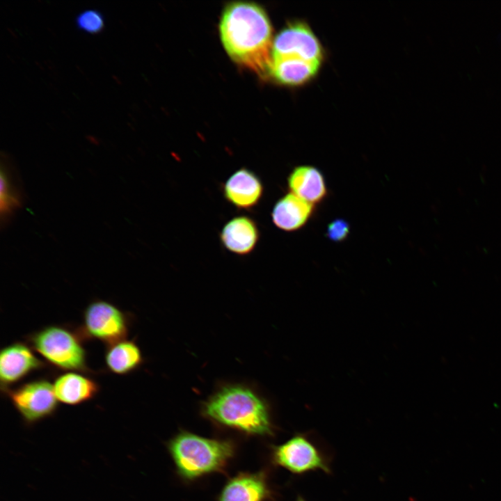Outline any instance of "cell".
Here are the masks:
<instances>
[{
    "mask_svg": "<svg viewBox=\"0 0 501 501\" xmlns=\"http://www.w3.org/2000/svg\"><path fill=\"white\" fill-rule=\"evenodd\" d=\"M219 31L234 61L258 74H269L273 40L271 22L262 8L249 2L229 4L223 13Z\"/></svg>",
    "mask_w": 501,
    "mask_h": 501,
    "instance_id": "6da1fadb",
    "label": "cell"
},
{
    "mask_svg": "<svg viewBox=\"0 0 501 501\" xmlns=\"http://www.w3.org/2000/svg\"><path fill=\"white\" fill-rule=\"evenodd\" d=\"M321 63L289 57H271L269 75L278 83L298 86L315 78Z\"/></svg>",
    "mask_w": 501,
    "mask_h": 501,
    "instance_id": "5bb4252c",
    "label": "cell"
},
{
    "mask_svg": "<svg viewBox=\"0 0 501 501\" xmlns=\"http://www.w3.org/2000/svg\"><path fill=\"white\" fill-rule=\"evenodd\" d=\"M169 452L179 474L192 479L223 468L234 454L227 440L210 439L182 432L168 444Z\"/></svg>",
    "mask_w": 501,
    "mask_h": 501,
    "instance_id": "3957f363",
    "label": "cell"
},
{
    "mask_svg": "<svg viewBox=\"0 0 501 501\" xmlns=\"http://www.w3.org/2000/svg\"><path fill=\"white\" fill-rule=\"evenodd\" d=\"M3 392L27 425L52 416L58 408L53 383L45 379L31 381Z\"/></svg>",
    "mask_w": 501,
    "mask_h": 501,
    "instance_id": "5b68a950",
    "label": "cell"
},
{
    "mask_svg": "<svg viewBox=\"0 0 501 501\" xmlns=\"http://www.w3.org/2000/svg\"><path fill=\"white\" fill-rule=\"evenodd\" d=\"M207 418L248 434H272L273 426L266 403L253 391L241 385L224 387L205 403Z\"/></svg>",
    "mask_w": 501,
    "mask_h": 501,
    "instance_id": "7a4b0ae2",
    "label": "cell"
},
{
    "mask_svg": "<svg viewBox=\"0 0 501 501\" xmlns=\"http://www.w3.org/2000/svg\"><path fill=\"white\" fill-rule=\"evenodd\" d=\"M81 334L59 325L45 326L28 337L31 347L47 362L65 371L88 372Z\"/></svg>",
    "mask_w": 501,
    "mask_h": 501,
    "instance_id": "277c9868",
    "label": "cell"
},
{
    "mask_svg": "<svg viewBox=\"0 0 501 501\" xmlns=\"http://www.w3.org/2000/svg\"><path fill=\"white\" fill-rule=\"evenodd\" d=\"M129 331L126 314L111 303L96 300L86 308L81 335L106 345L126 339Z\"/></svg>",
    "mask_w": 501,
    "mask_h": 501,
    "instance_id": "8992f818",
    "label": "cell"
},
{
    "mask_svg": "<svg viewBox=\"0 0 501 501\" xmlns=\"http://www.w3.org/2000/svg\"><path fill=\"white\" fill-rule=\"evenodd\" d=\"M53 387L58 401L70 406L91 400L100 391L95 381L77 372L60 374L54 380Z\"/></svg>",
    "mask_w": 501,
    "mask_h": 501,
    "instance_id": "7c38bea8",
    "label": "cell"
},
{
    "mask_svg": "<svg viewBox=\"0 0 501 501\" xmlns=\"http://www.w3.org/2000/svg\"><path fill=\"white\" fill-rule=\"evenodd\" d=\"M269 494L262 473H241L225 485L219 501H264Z\"/></svg>",
    "mask_w": 501,
    "mask_h": 501,
    "instance_id": "2e32d148",
    "label": "cell"
},
{
    "mask_svg": "<svg viewBox=\"0 0 501 501\" xmlns=\"http://www.w3.org/2000/svg\"><path fill=\"white\" fill-rule=\"evenodd\" d=\"M1 213L7 215L19 206V200L12 189V185L3 169L1 170Z\"/></svg>",
    "mask_w": 501,
    "mask_h": 501,
    "instance_id": "d6986e66",
    "label": "cell"
},
{
    "mask_svg": "<svg viewBox=\"0 0 501 501\" xmlns=\"http://www.w3.org/2000/svg\"><path fill=\"white\" fill-rule=\"evenodd\" d=\"M323 47L310 27L303 22L290 23L274 38L271 57H289L322 63Z\"/></svg>",
    "mask_w": 501,
    "mask_h": 501,
    "instance_id": "ba28073f",
    "label": "cell"
},
{
    "mask_svg": "<svg viewBox=\"0 0 501 501\" xmlns=\"http://www.w3.org/2000/svg\"><path fill=\"white\" fill-rule=\"evenodd\" d=\"M45 366L26 343L16 342L1 350L0 381L1 391L10 388L33 371Z\"/></svg>",
    "mask_w": 501,
    "mask_h": 501,
    "instance_id": "9c48e42d",
    "label": "cell"
},
{
    "mask_svg": "<svg viewBox=\"0 0 501 501\" xmlns=\"http://www.w3.org/2000/svg\"><path fill=\"white\" fill-rule=\"evenodd\" d=\"M225 198L241 209L255 207L262 199L264 186L260 177L250 170L241 168L234 172L223 187Z\"/></svg>",
    "mask_w": 501,
    "mask_h": 501,
    "instance_id": "30bf717a",
    "label": "cell"
},
{
    "mask_svg": "<svg viewBox=\"0 0 501 501\" xmlns=\"http://www.w3.org/2000/svg\"><path fill=\"white\" fill-rule=\"evenodd\" d=\"M273 462L293 474L301 475L310 471L330 472L327 457L306 434L294 435L284 443L275 446Z\"/></svg>",
    "mask_w": 501,
    "mask_h": 501,
    "instance_id": "52a82bcc",
    "label": "cell"
},
{
    "mask_svg": "<svg viewBox=\"0 0 501 501\" xmlns=\"http://www.w3.org/2000/svg\"><path fill=\"white\" fill-rule=\"evenodd\" d=\"M290 193L304 200L317 203L327 195V186L321 172L312 166L295 167L287 177Z\"/></svg>",
    "mask_w": 501,
    "mask_h": 501,
    "instance_id": "9a60e30c",
    "label": "cell"
},
{
    "mask_svg": "<svg viewBox=\"0 0 501 501\" xmlns=\"http://www.w3.org/2000/svg\"><path fill=\"white\" fill-rule=\"evenodd\" d=\"M77 28L90 34L100 33L104 28L105 20L101 12L95 9L81 11L75 20Z\"/></svg>",
    "mask_w": 501,
    "mask_h": 501,
    "instance_id": "ac0fdd59",
    "label": "cell"
},
{
    "mask_svg": "<svg viewBox=\"0 0 501 501\" xmlns=\"http://www.w3.org/2000/svg\"><path fill=\"white\" fill-rule=\"evenodd\" d=\"M296 501H306L303 500L302 498H299Z\"/></svg>",
    "mask_w": 501,
    "mask_h": 501,
    "instance_id": "44dd1931",
    "label": "cell"
},
{
    "mask_svg": "<svg viewBox=\"0 0 501 501\" xmlns=\"http://www.w3.org/2000/svg\"><path fill=\"white\" fill-rule=\"evenodd\" d=\"M104 358L108 369L118 375L134 372L143 363L138 346L134 340L127 339L107 345Z\"/></svg>",
    "mask_w": 501,
    "mask_h": 501,
    "instance_id": "e0dca14e",
    "label": "cell"
},
{
    "mask_svg": "<svg viewBox=\"0 0 501 501\" xmlns=\"http://www.w3.org/2000/svg\"><path fill=\"white\" fill-rule=\"evenodd\" d=\"M350 225L344 219L337 218L331 222L327 227L328 238L335 242L344 241L349 234Z\"/></svg>",
    "mask_w": 501,
    "mask_h": 501,
    "instance_id": "ffe728a7",
    "label": "cell"
},
{
    "mask_svg": "<svg viewBox=\"0 0 501 501\" xmlns=\"http://www.w3.org/2000/svg\"><path fill=\"white\" fill-rule=\"evenodd\" d=\"M260 232L255 222L248 216L229 220L220 232V240L228 251L239 255L250 253L256 247Z\"/></svg>",
    "mask_w": 501,
    "mask_h": 501,
    "instance_id": "8fae6325",
    "label": "cell"
},
{
    "mask_svg": "<svg viewBox=\"0 0 501 501\" xmlns=\"http://www.w3.org/2000/svg\"><path fill=\"white\" fill-rule=\"evenodd\" d=\"M313 210V204L289 192L275 203L271 212V218L278 228L286 232H293L306 224Z\"/></svg>",
    "mask_w": 501,
    "mask_h": 501,
    "instance_id": "4fadbf2b",
    "label": "cell"
}]
</instances>
